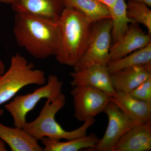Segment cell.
Listing matches in <instances>:
<instances>
[{
  "label": "cell",
  "mask_w": 151,
  "mask_h": 151,
  "mask_svg": "<svg viewBox=\"0 0 151 151\" xmlns=\"http://www.w3.org/2000/svg\"><path fill=\"white\" fill-rule=\"evenodd\" d=\"M13 32L19 46L33 57L45 59L55 55L59 42L58 23L28 14L17 13Z\"/></svg>",
  "instance_id": "6da1fadb"
},
{
  "label": "cell",
  "mask_w": 151,
  "mask_h": 151,
  "mask_svg": "<svg viewBox=\"0 0 151 151\" xmlns=\"http://www.w3.org/2000/svg\"><path fill=\"white\" fill-rule=\"evenodd\" d=\"M59 42L55 56L62 65L75 66L89 45L94 23L75 9L65 7L58 21Z\"/></svg>",
  "instance_id": "7a4b0ae2"
},
{
  "label": "cell",
  "mask_w": 151,
  "mask_h": 151,
  "mask_svg": "<svg viewBox=\"0 0 151 151\" xmlns=\"http://www.w3.org/2000/svg\"><path fill=\"white\" fill-rule=\"evenodd\" d=\"M65 103L66 98L63 93L55 100H47L37 118L32 122H27L23 129L38 141L44 138L69 140L85 136L95 119L86 121L78 129L70 131L64 129L57 122V113L62 110Z\"/></svg>",
  "instance_id": "3957f363"
},
{
  "label": "cell",
  "mask_w": 151,
  "mask_h": 151,
  "mask_svg": "<svg viewBox=\"0 0 151 151\" xmlns=\"http://www.w3.org/2000/svg\"><path fill=\"white\" fill-rule=\"evenodd\" d=\"M46 81L44 71L35 68L19 53L14 55L8 69L0 76V105L10 101L25 86H42Z\"/></svg>",
  "instance_id": "277c9868"
},
{
  "label": "cell",
  "mask_w": 151,
  "mask_h": 151,
  "mask_svg": "<svg viewBox=\"0 0 151 151\" xmlns=\"http://www.w3.org/2000/svg\"><path fill=\"white\" fill-rule=\"evenodd\" d=\"M63 82L55 75H50L46 83L33 92L23 95H16L5 105L11 114L14 127L23 128L26 123L28 113L35 108L42 99L53 100L62 94Z\"/></svg>",
  "instance_id": "5b68a950"
},
{
  "label": "cell",
  "mask_w": 151,
  "mask_h": 151,
  "mask_svg": "<svg viewBox=\"0 0 151 151\" xmlns=\"http://www.w3.org/2000/svg\"><path fill=\"white\" fill-rule=\"evenodd\" d=\"M112 24L111 19L94 23L91 38L86 51L73 66L78 70L93 65H107L110 62Z\"/></svg>",
  "instance_id": "8992f818"
},
{
  "label": "cell",
  "mask_w": 151,
  "mask_h": 151,
  "mask_svg": "<svg viewBox=\"0 0 151 151\" xmlns=\"http://www.w3.org/2000/svg\"><path fill=\"white\" fill-rule=\"evenodd\" d=\"M73 100V116L79 122L94 119L104 112L111 97L96 88L87 86L73 87L70 92Z\"/></svg>",
  "instance_id": "52a82bcc"
},
{
  "label": "cell",
  "mask_w": 151,
  "mask_h": 151,
  "mask_svg": "<svg viewBox=\"0 0 151 151\" xmlns=\"http://www.w3.org/2000/svg\"><path fill=\"white\" fill-rule=\"evenodd\" d=\"M104 112L108 117L107 129L103 137L94 148L88 151H114L116 144L126 132L142 123L130 118L111 101Z\"/></svg>",
  "instance_id": "ba28073f"
},
{
  "label": "cell",
  "mask_w": 151,
  "mask_h": 151,
  "mask_svg": "<svg viewBox=\"0 0 151 151\" xmlns=\"http://www.w3.org/2000/svg\"><path fill=\"white\" fill-rule=\"evenodd\" d=\"M72 87L87 86L96 88L106 93L111 97L115 96L111 74L107 65H93L70 73Z\"/></svg>",
  "instance_id": "9c48e42d"
},
{
  "label": "cell",
  "mask_w": 151,
  "mask_h": 151,
  "mask_svg": "<svg viewBox=\"0 0 151 151\" xmlns=\"http://www.w3.org/2000/svg\"><path fill=\"white\" fill-rule=\"evenodd\" d=\"M11 5L16 13L28 14L56 23L65 7L64 0H14Z\"/></svg>",
  "instance_id": "30bf717a"
},
{
  "label": "cell",
  "mask_w": 151,
  "mask_h": 151,
  "mask_svg": "<svg viewBox=\"0 0 151 151\" xmlns=\"http://www.w3.org/2000/svg\"><path fill=\"white\" fill-rule=\"evenodd\" d=\"M150 43L151 35L144 32L137 23H133L126 33L111 45L110 62L122 58Z\"/></svg>",
  "instance_id": "8fae6325"
},
{
  "label": "cell",
  "mask_w": 151,
  "mask_h": 151,
  "mask_svg": "<svg viewBox=\"0 0 151 151\" xmlns=\"http://www.w3.org/2000/svg\"><path fill=\"white\" fill-rule=\"evenodd\" d=\"M111 74L115 91L130 93L151 77V63L129 68Z\"/></svg>",
  "instance_id": "7c38bea8"
},
{
  "label": "cell",
  "mask_w": 151,
  "mask_h": 151,
  "mask_svg": "<svg viewBox=\"0 0 151 151\" xmlns=\"http://www.w3.org/2000/svg\"><path fill=\"white\" fill-rule=\"evenodd\" d=\"M151 150V123H142L132 127L116 144L114 151Z\"/></svg>",
  "instance_id": "4fadbf2b"
},
{
  "label": "cell",
  "mask_w": 151,
  "mask_h": 151,
  "mask_svg": "<svg viewBox=\"0 0 151 151\" xmlns=\"http://www.w3.org/2000/svg\"><path fill=\"white\" fill-rule=\"evenodd\" d=\"M111 101L131 119L142 123H151V103L135 99L129 93L117 91Z\"/></svg>",
  "instance_id": "5bb4252c"
},
{
  "label": "cell",
  "mask_w": 151,
  "mask_h": 151,
  "mask_svg": "<svg viewBox=\"0 0 151 151\" xmlns=\"http://www.w3.org/2000/svg\"><path fill=\"white\" fill-rule=\"evenodd\" d=\"M0 139L9 146L12 151H43L38 140L23 128L8 127L1 122Z\"/></svg>",
  "instance_id": "9a60e30c"
},
{
  "label": "cell",
  "mask_w": 151,
  "mask_h": 151,
  "mask_svg": "<svg viewBox=\"0 0 151 151\" xmlns=\"http://www.w3.org/2000/svg\"><path fill=\"white\" fill-rule=\"evenodd\" d=\"M99 140L96 135L92 133L65 142L55 140L47 138H44L40 141L44 146L43 151H78L84 149L89 150L93 148Z\"/></svg>",
  "instance_id": "2e32d148"
},
{
  "label": "cell",
  "mask_w": 151,
  "mask_h": 151,
  "mask_svg": "<svg viewBox=\"0 0 151 151\" xmlns=\"http://www.w3.org/2000/svg\"><path fill=\"white\" fill-rule=\"evenodd\" d=\"M65 6L76 9L89 22L111 18L109 8L98 0H64Z\"/></svg>",
  "instance_id": "e0dca14e"
},
{
  "label": "cell",
  "mask_w": 151,
  "mask_h": 151,
  "mask_svg": "<svg viewBox=\"0 0 151 151\" xmlns=\"http://www.w3.org/2000/svg\"><path fill=\"white\" fill-rule=\"evenodd\" d=\"M108 8L112 24L111 37L115 42L126 33L131 24L135 22L128 17L125 0H116Z\"/></svg>",
  "instance_id": "ac0fdd59"
},
{
  "label": "cell",
  "mask_w": 151,
  "mask_h": 151,
  "mask_svg": "<svg viewBox=\"0 0 151 151\" xmlns=\"http://www.w3.org/2000/svg\"><path fill=\"white\" fill-rule=\"evenodd\" d=\"M151 63V43L119 59L109 62L107 65L110 73L134 67Z\"/></svg>",
  "instance_id": "d6986e66"
},
{
  "label": "cell",
  "mask_w": 151,
  "mask_h": 151,
  "mask_svg": "<svg viewBox=\"0 0 151 151\" xmlns=\"http://www.w3.org/2000/svg\"><path fill=\"white\" fill-rule=\"evenodd\" d=\"M127 12L130 19L135 23L143 25L151 35V10L150 7L143 3L128 2Z\"/></svg>",
  "instance_id": "ffe728a7"
},
{
  "label": "cell",
  "mask_w": 151,
  "mask_h": 151,
  "mask_svg": "<svg viewBox=\"0 0 151 151\" xmlns=\"http://www.w3.org/2000/svg\"><path fill=\"white\" fill-rule=\"evenodd\" d=\"M135 99L151 103V77L129 93Z\"/></svg>",
  "instance_id": "44dd1931"
},
{
  "label": "cell",
  "mask_w": 151,
  "mask_h": 151,
  "mask_svg": "<svg viewBox=\"0 0 151 151\" xmlns=\"http://www.w3.org/2000/svg\"><path fill=\"white\" fill-rule=\"evenodd\" d=\"M128 2L141 3L145 4L150 7H151V0H127Z\"/></svg>",
  "instance_id": "7402d4cb"
},
{
  "label": "cell",
  "mask_w": 151,
  "mask_h": 151,
  "mask_svg": "<svg viewBox=\"0 0 151 151\" xmlns=\"http://www.w3.org/2000/svg\"><path fill=\"white\" fill-rule=\"evenodd\" d=\"M98 1L105 4L108 7H110L113 5V4L116 1V0H98Z\"/></svg>",
  "instance_id": "603a6c76"
},
{
  "label": "cell",
  "mask_w": 151,
  "mask_h": 151,
  "mask_svg": "<svg viewBox=\"0 0 151 151\" xmlns=\"http://www.w3.org/2000/svg\"><path fill=\"white\" fill-rule=\"evenodd\" d=\"M6 71V67L4 63L0 58V76Z\"/></svg>",
  "instance_id": "cb8c5ba5"
},
{
  "label": "cell",
  "mask_w": 151,
  "mask_h": 151,
  "mask_svg": "<svg viewBox=\"0 0 151 151\" xmlns=\"http://www.w3.org/2000/svg\"><path fill=\"white\" fill-rule=\"evenodd\" d=\"M7 151L6 148V144L1 139H0V151Z\"/></svg>",
  "instance_id": "d4e9b609"
},
{
  "label": "cell",
  "mask_w": 151,
  "mask_h": 151,
  "mask_svg": "<svg viewBox=\"0 0 151 151\" xmlns=\"http://www.w3.org/2000/svg\"><path fill=\"white\" fill-rule=\"evenodd\" d=\"M14 0H0V3L4 4H11L13 2Z\"/></svg>",
  "instance_id": "484cf974"
},
{
  "label": "cell",
  "mask_w": 151,
  "mask_h": 151,
  "mask_svg": "<svg viewBox=\"0 0 151 151\" xmlns=\"http://www.w3.org/2000/svg\"><path fill=\"white\" fill-rule=\"evenodd\" d=\"M4 110H3L2 109H0V117L3 116L4 113Z\"/></svg>",
  "instance_id": "4316f807"
}]
</instances>
